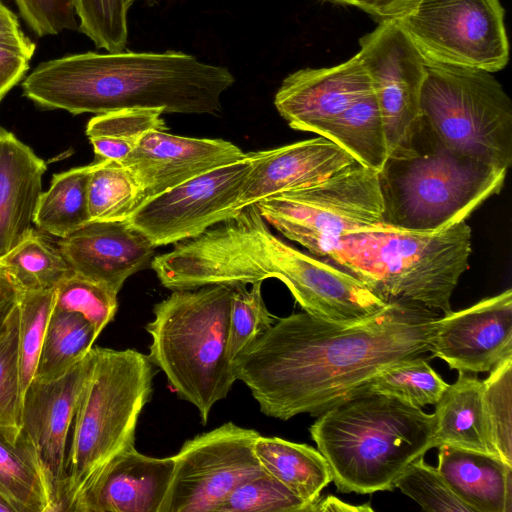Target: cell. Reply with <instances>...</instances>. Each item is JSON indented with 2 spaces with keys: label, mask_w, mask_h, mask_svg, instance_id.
Returning a JSON list of instances; mask_svg holds the SVG:
<instances>
[{
  "label": "cell",
  "mask_w": 512,
  "mask_h": 512,
  "mask_svg": "<svg viewBox=\"0 0 512 512\" xmlns=\"http://www.w3.org/2000/svg\"><path fill=\"white\" fill-rule=\"evenodd\" d=\"M441 317L397 301L353 324L291 314L243 350L233 372L264 415L319 416L383 371L430 352Z\"/></svg>",
  "instance_id": "6da1fadb"
},
{
  "label": "cell",
  "mask_w": 512,
  "mask_h": 512,
  "mask_svg": "<svg viewBox=\"0 0 512 512\" xmlns=\"http://www.w3.org/2000/svg\"><path fill=\"white\" fill-rule=\"evenodd\" d=\"M234 82L227 68L182 52H86L39 64L22 90L42 109L73 115L127 108L219 115Z\"/></svg>",
  "instance_id": "7a4b0ae2"
},
{
  "label": "cell",
  "mask_w": 512,
  "mask_h": 512,
  "mask_svg": "<svg viewBox=\"0 0 512 512\" xmlns=\"http://www.w3.org/2000/svg\"><path fill=\"white\" fill-rule=\"evenodd\" d=\"M191 263L211 285L235 287L278 279L305 312L342 324L365 320L390 303L347 271L276 236L255 204L199 235Z\"/></svg>",
  "instance_id": "3957f363"
},
{
  "label": "cell",
  "mask_w": 512,
  "mask_h": 512,
  "mask_svg": "<svg viewBox=\"0 0 512 512\" xmlns=\"http://www.w3.org/2000/svg\"><path fill=\"white\" fill-rule=\"evenodd\" d=\"M434 414L367 387L321 413L310 427L343 493L393 490L409 464L433 448Z\"/></svg>",
  "instance_id": "277c9868"
},
{
  "label": "cell",
  "mask_w": 512,
  "mask_h": 512,
  "mask_svg": "<svg viewBox=\"0 0 512 512\" xmlns=\"http://www.w3.org/2000/svg\"><path fill=\"white\" fill-rule=\"evenodd\" d=\"M506 174L446 146L421 116L378 171L383 224L436 232L464 221L501 191Z\"/></svg>",
  "instance_id": "5b68a950"
},
{
  "label": "cell",
  "mask_w": 512,
  "mask_h": 512,
  "mask_svg": "<svg viewBox=\"0 0 512 512\" xmlns=\"http://www.w3.org/2000/svg\"><path fill=\"white\" fill-rule=\"evenodd\" d=\"M472 230L466 220L436 232L383 223L344 235L325 260L347 271L385 302L421 305L445 315L469 267Z\"/></svg>",
  "instance_id": "8992f818"
},
{
  "label": "cell",
  "mask_w": 512,
  "mask_h": 512,
  "mask_svg": "<svg viewBox=\"0 0 512 512\" xmlns=\"http://www.w3.org/2000/svg\"><path fill=\"white\" fill-rule=\"evenodd\" d=\"M92 352L72 423L59 512H79L109 462L135 446L136 425L152 394L155 370L148 355L99 346Z\"/></svg>",
  "instance_id": "52a82bcc"
},
{
  "label": "cell",
  "mask_w": 512,
  "mask_h": 512,
  "mask_svg": "<svg viewBox=\"0 0 512 512\" xmlns=\"http://www.w3.org/2000/svg\"><path fill=\"white\" fill-rule=\"evenodd\" d=\"M232 293L226 285L173 291L154 306L145 327L152 339L149 360L197 408L203 424L236 381L227 354Z\"/></svg>",
  "instance_id": "ba28073f"
},
{
  "label": "cell",
  "mask_w": 512,
  "mask_h": 512,
  "mask_svg": "<svg viewBox=\"0 0 512 512\" xmlns=\"http://www.w3.org/2000/svg\"><path fill=\"white\" fill-rule=\"evenodd\" d=\"M274 104L292 129L327 138L360 164L376 171L382 168L387 148L381 115L357 54L332 67L291 73Z\"/></svg>",
  "instance_id": "9c48e42d"
},
{
  "label": "cell",
  "mask_w": 512,
  "mask_h": 512,
  "mask_svg": "<svg viewBox=\"0 0 512 512\" xmlns=\"http://www.w3.org/2000/svg\"><path fill=\"white\" fill-rule=\"evenodd\" d=\"M425 69L421 116L439 140L455 151L508 170L512 102L493 73L427 61Z\"/></svg>",
  "instance_id": "30bf717a"
},
{
  "label": "cell",
  "mask_w": 512,
  "mask_h": 512,
  "mask_svg": "<svg viewBox=\"0 0 512 512\" xmlns=\"http://www.w3.org/2000/svg\"><path fill=\"white\" fill-rule=\"evenodd\" d=\"M255 205L268 225L322 259L347 233L383 223L378 171L357 161Z\"/></svg>",
  "instance_id": "8fae6325"
},
{
  "label": "cell",
  "mask_w": 512,
  "mask_h": 512,
  "mask_svg": "<svg viewBox=\"0 0 512 512\" xmlns=\"http://www.w3.org/2000/svg\"><path fill=\"white\" fill-rule=\"evenodd\" d=\"M504 16L499 0H419L396 21L425 61L494 73L509 60Z\"/></svg>",
  "instance_id": "7c38bea8"
},
{
  "label": "cell",
  "mask_w": 512,
  "mask_h": 512,
  "mask_svg": "<svg viewBox=\"0 0 512 512\" xmlns=\"http://www.w3.org/2000/svg\"><path fill=\"white\" fill-rule=\"evenodd\" d=\"M259 432L232 422L187 440L160 512H219L241 483L265 473L253 445Z\"/></svg>",
  "instance_id": "4fadbf2b"
},
{
  "label": "cell",
  "mask_w": 512,
  "mask_h": 512,
  "mask_svg": "<svg viewBox=\"0 0 512 512\" xmlns=\"http://www.w3.org/2000/svg\"><path fill=\"white\" fill-rule=\"evenodd\" d=\"M252 168L242 160L194 177L144 200L126 220L156 247L194 238L238 210L243 185Z\"/></svg>",
  "instance_id": "5bb4252c"
},
{
  "label": "cell",
  "mask_w": 512,
  "mask_h": 512,
  "mask_svg": "<svg viewBox=\"0 0 512 512\" xmlns=\"http://www.w3.org/2000/svg\"><path fill=\"white\" fill-rule=\"evenodd\" d=\"M359 45L357 56L377 99L388 154L411 135L421 118L425 61L396 20L379 21Z\"/></svg>",
  "instance_id": "9a60e30c"
},
{
  "label": "cell",
  "mask_w": 512,
  "mask_h": 512,
  "mask_svg": "<svg viewBox=\"0 0 512 512\" xmlns=\"http://www.w3.org/2000/svg\"><path fill=\"white\" fill-rule=\"evenodd\" d=\"M93 363L92 348L63 373L35 377L21 405L20 428L36 448L52 484L58 512L65 480L66 442L76 406Z\"/></svg>",
  "instance_id": "2e32d148"
},
{
  "label": "cell",
  "mask_w": 512,
  "mask_h": 512,
  "mask_svg": "<svg viewBox=\"0 0 512 512\" xmlns=\"http://www.w3.org/2000/svg\"><path fill=\"white\" fill-rule=\"evenodd\" d=\"M430 352L450 369L490 371L512 355V290L442 315Z\"/></svg>",
  "instance_id": "e0dca14e"
},
{
  "label": "cell",
  "mask_w": 512,
  "mask_h": 512,
  "mask_svg": "<svg viewBox=\"0 0 512 512\" xmlns=\"http://www.w3.org/2000/svg\"><path fill=\"white\" fill-rule=\"evenodd\" d=\"M245 157V152L227 140L152 130L140 139L121 164L135 176L144 201Z\"/></svg>",
  "instance_id": "ac0fdd59"
},
{
  "label": "cell",
  "mask_w": 512,
  "mask_h": 512,
  "mask_svg": "<svg viewBox=\"0 0 512 512\" xmlns=\"http://www.w3.org/2000/svg\"><path fill=\"white\" fill-rule=\"evenodd\" d=\"M57 247L73 273L119 293L152 258L155 247L124 221H91L59 238Z\"/></svg>",
  "instance_id": "d6986e66"
},
{
  "label": "cell",
  "mask_w": 512,
  "mask_h": 512,
  "mask_svg": "<svg viewBox=\"0 0 512 512\" xmlns=\"http://www.w3.org/2000/svg\"><path fill=\"white\" fill-rule=\"evenodd\" d=\"M248 154L252 168L236 210L313 185L356 162L343 148L321 136Z\"/></svg>",
  "instance_id": "ffe728a7"
},
{
  "label": "cell",
  "mask_w": 512,
  "mask_h": 512,
  "mask_svg": "<svg viewBox=\"0 0 512 512\" xmlns=\"http://www.w3.org/2000/svg\"><path fill=\"white\" fill-rule=\"evenodd\" d=\"M173 469V456L152 457L131 447L109 462L79 512H160Z\"/></svg>",
  "instance_id": "44dd1931"
},
{
  "label": "cell",
  "mask_w": 512,
  "mask_h": 512,
  "mask_svg": "<svg viewBox=\"0 0 512 512\" xmlns=\"http://www.w3.org/2000/svg\"><path fill=\"white\" fill-rule=\"evenodd\" d=\"M46 163L11 132L0 130V257L32 229Z\"/></svg>",
  "instance_id": "7402d4cb"
},
{
  "label": "cell",
  "mask_w": 512,
  "mask_h": 512,
  "mask_svg": "<svg viewBox=\"0 0 512 512\" xmlns=\"http://www.w3.org/2000/svg\"><path fill=\"white\" fill-rule=\"evenodd\" d=\"M437 469L473 512L512 511V466L500 457L442 444Z\"/></svg>",
  "instance_id": "603a6c76"
},
{
  "label": "cell",
  "mask_w": 512,
  "mask_h": 512,
  "mask_svg": "<svg viewBox=\"0 0 512 512\" xmlns=\"http://www.w3.org/2000/svg\"><path fill=\"white\" fill-rule=\"evenodd\" d=\"M0 493L16 512H58L43 463L20 427L0 425Z\"/></svg>",
  "instance_id": "cb8c5ba5"
},
{
  "label": "cell",
  "mask_w": 512,
  "mask_h": 512,
  "mask_svg": "<svg viewBox=\"0 0 512 512\" xmlns=\"http://www.w3.org/2000/svg\"><path fill=\"white\" fill-rule=\"evenodd\" d=\"M483 384L475 373L459 372L435 404L433 448L448 444L498 456L486 418ZM499 457V456H498Z\"/></svg>",
  "instance_id": "d4e9b609"
},
{
  "label": "cell",
  "mask_w": 512,
  "mask_h": 512,
  "mask_svg": "<svg viewBox=\"0 0 512 512\" xmlns=\"http://www.w3.org/2000/svg\"><path fill=\"white\" fill-rule=\"evenodd\" d=\"M253 450L264 471L304 500L309 510L332 481L325 457L307 444L259 435Z\"/></svg>",
  "instance_id": "484cf974"
},
{
  "label": "cell",
  "mask_w": 512,
  "mask_h": 512,
  "mask_svg": "<svg viewBox=\"0 0 512 512\" xmlns=\"http://www.w3.org/2000/svg\"><path fill=\"white\" fill-rule=\"evenodd\" d=\"M92 164L54 174L42 192L34 216L35 226L58 239L90 222L88 183Z\"/></svg>",
  "instance_id": "4316f807"
},
{
  "label": "cell",
  "mask_w": 512,
  "mask_h": 512,
  "mask_svg": "<svg viewBox=\"0 0 512 512\" xmlns=\"http://www.w3.org/2000/svg\"><path fill=\"white\" fill-rule=\"evenodd\" d=\"M158 108H127L98 114L86 126L97 160L122 163L149 131L166 130Z\"/></svg>",
  "instance_id": "83f0119b"
},
{
  "label": "cell",
  "mask_w": 512,
  "mask_h": 512,
  "mask_svg": "<svg viewBox=\"0 0 512 512\" xmlns=\"http://www.w3.org/2000/svg\"><path fill=\"white\" fill-rule=\"evenodd\" d=\"M0 263L23 292L56 289L73 273L57 245L33 228Z\"/></svg>",
  "instance_id": "f1b7e54d"
},
{
  "label": "cell",
  "mask_w": 512,
  "mask_h": 512,
  "mask_svg": "<svg viewBox=\"0 0 512 512\" xmlns=\"http://www.w3.org/2000/svg\"><path fill=\"white\" fill-rule=\"evenodd\" d=\"M97 338L95 328L83 315L54 307L35 377L50 378L63 373L88 354Z\"/></svg>",
  "instance_id": "f546056e"
},
{
  "label": "cell",
  "mask_w": 512,
  "mask_h": 512,
  "mask_svg": "<svg viewBox=\"0 0 512 512\" xmlns=\"http://www.w3.org/2000/svg\"><path fill=\"white\" fill-rule=\"evenodd\" d=\"M141 188L124 165L107 160L92 163L88 183L91 221H124L142 203Z\"/></svg>",
  "instance_id": "4dcf8cb0"
},
{
  "label": "cell",
  "mask_w": 512,
  "mask_h": 512,
  "mask_svg": "<svg viewBox=\"0 0 512 512\" xmlns=\"http://www.w3.org/2000/svg\"><path fill=\"white\" fill-rule=\"evenodd\" d=\"M55 289L24 291L18 302V358L20 393L35 378L46 327L54 308Z\"/></svg>",
  "instance_id": "1f68e13d"
},
{
  "label": "cell",
  "mask_w": 512,
  "mask_h": 512,
  "mask_svg": "<svg viewBox=\"0 0 512 512\" xmlns=\"http://www.w3.org/2000/svg\"><path fill=\"white\" fill-rule=\"evenodd\" d=\"M448 385L420 356L383 371L366 387L421 408L435 405Z\"/></svg>",
  "instance_id": "d6a6232c"
},
{
  "label": "cell",
  "mask_w": 512,
  "mask_h": 512,
  "mask_svg": "<svg viewBox=\"0 0 512 512\" xmlns=\"http://www.w3.org/2000/svg\"><path fill=\"white\" fill-rule=\"evenodd\" d=\"M489 372L482 381L484 410L496 452L512 466V355Z\"/></svg>",
  "instance_id": "836d02e7"
},
{
  "label": "cell",
  "mask_w": 512,
  "mask_h": 512,
  "mask_svg": "<svg viewBox=\"0 0 512 512\" xmlns=\"http://www.w3.org/2000/svg\"><path fill=\"white\" fill-rule=\"evenodd\" d=\"M277 319L265 305L262 297V282L253 283L251 289H247L246 285L233 287L227 344V354L231 364Z\"/></svg>",
  "instance_id": "e575fe53"
},
{
  "label": "cell",
  "mask_w": 512,
  "mask_h": 512,
  "mask_svg": "<svg viewBox=\"0 0 512 512\" xmlns=\"http://www.w3.org/2000/svg\"><path fill=\"white\" fill-rule=\"evenodd\" d=\"M137 0H75L79 30L98 48L124 51L128 39L127 14ZM152 1V0H146Z\"/></svg>",
  "instance_id": "d590c367"
},
{
  "label": "cell",
  "mask_w": 512,
  "mask_h": 512,
  "mask_svg": "<svg viewBox=\"0 0 512 512\" xmlns=\"http://www.w3.org/2000/svg\"><path fill=\"white\" fill-rule=\"evenodd\" d=\"M117 295L102 284L72 273L56 287L54 307L80 313L99 336L114 319L118 308Z\"/></svg>",
  "instance_id": "8d00e7d4"
},
{
  "label": "cell",
  "mask_w": 512,
  "mask_h": 512,
  "mask_svg": "<svg viewBox=\"0 0 512 512\" xmlns=\"http://www.w3.org/2000/svg\"><path fill=\"white\" fill-rule=\"evenodd\" d=\"M219 512H309V505L265 472L237 486Z\"/></svg>",
  "instance_id": "74e56055"
},
{
  "label": "cell",
  "mask_w": 512,
  "mask_h": 512,
  "mask_svg": "<svg viewBox=\"0 0 512 512\" xmlns=\"http://www.w3.org/2000/svg\"><path fill=\"white\" fill-rule=\"evenodd\" d=\"M395 488H399L426 511L473 512L453 493L438 469L424 461V456L407 466L396 480Z\"/></svg>",
  "instance_id": "f35d334b"
},
{
  "label": "cell",
  "mask_w": 512,
  "mask_h": 512,
  "mask_svg": "<svg viewBox=\"0 0 512 512\" xmlns=\"http://www.w3.org/2000/svg\"><path fill=\"white\" fill-rule=\"evenodd\" d=\"M18 304L0 324V425L20 427Z\"/></svg>",
  "instance_id": "ab89813d"
},
{
  "label": "cell",
  "mask_w": 512,
  "mask_h": 512,
  "mask_svg": "<svg viewBox=\"0 0 512 512\" xmlns=\"http://www.w3.org/2000/svg\"><path fill=\"white\" fill-rule=\"evenodd\" d=\"M28 26L39 36L79 28L75 0H15Z\"/></svg>",
  "instance_id": "60d3db41"
},
{
  "label": "cell",
  "mask_w": 512,
  "mask_h": 512,
  "mask_svg": "<svg viewBox=\"0 0 512 512\" xmlns=\"http://www.w3.org/2000/svg\"><path fill=\"white\" fill-rule=\"evenodd\" d=\"M30 59L19 47L0 42V102L24 77Z\"/></svg>",
  "instance_id": "b9f144b4"
},
{
  "label": "cell",
  "mask_w": 512,
  "mask_h": 512,
  "mask_svg": "<svg viewBox=\"0 0 512 512\" xmlns=\"http://www.w3.org/2000/svg\"><path fill=\"white\" fill-rule=\"evenodd\" d=\"M0 42L19 47L31 58L35 44L22 32L17 16L0 2Z\"/></svg>",
  "instance_id": "7bdbcfd3"
},
{
  "label": "cell",
  "mask_w": 512,
  "mask_h": 512,
  "mask_svg": "<svg viewBox=\"0 0 512 512\" xmlns=\"http://www.w3.org/2000/svg\"><path fill=\"white\" fill-rule=\"evenodd\" d=\"M419 0H354L355 7L383 20H396L407 13Z\"/></svg>",
  "instance_id": "ee69618b"
},
{
  "label": "cell",
  "mask_w": 512,
  "mask_h": 512,
  "mask_svg": "<svg viewBox=\"0 0 512 512\" xmlns=\"http://www.w3.org/2000/svg\"><path fill=\"white\" fill-rule=\"evenodd\" d=\"M23 291L0 263V324L18 304Z\"/></svg>",
  "instance_id": "f6af8a7d"
},
{
  "label": "cell",
  "mask_w": 512,
  "mask_h": 512,
  "mask_svg": "<svg viewBox=\"0 0 512 512\" xmlns=\"http://www.w3.org/2000/svg\"><path fill=\"white\" fill-rule=\"evenodd\" d=\"M372 512L369 504L352 505L345 503L334 496L318 498L310 507L309 512Z\"/></svg>",
  "instance_id": "bcb514c9"
},
{
  "label": "cell",
  "mask_w": 512,
  "mask_h": 512,
  "mask_svg": "<svg viewBox=\"0 0 512 512\" xmlns=\"http://www.w3.org/2000/svg\"><path fill=\"white\" fill-rule=\"evenodd\" d=\"M0 512H16L14 507L0 493Z\"/></svg>",
  "instance_id": "7dc6e473"
},
{
  "label": "cell",
  "mask_w": 512,
  "mask_h": 512,
  "mask_svg": "<svg viewBox=\"0 0 512 512\" xmlns=\"http://www.w3.org/2000/svg\"><path fill=\"white\" fill-rule=\"evenodd\" d=\"M327 1H331L334 3H338V4H343V5H351V6L355 5L354 0H327Z\"/></svg>",
  "instance_id": "c3c4849f"
},
{
  "label": "cell",
  "mask_w": 512,
  "mask_h": 512,
  "mask_svg": "<svg viewBox=\"0 0 512 512\" xmlns=\"http://www.w3.org/2000/svg\"><path fill=\"white\" fill-rule=\"evenodd\" d=\"M2 129V127L0 126V130Z\"/></svg>",
  "instance_id": "681fc988"
}]
</instances>
